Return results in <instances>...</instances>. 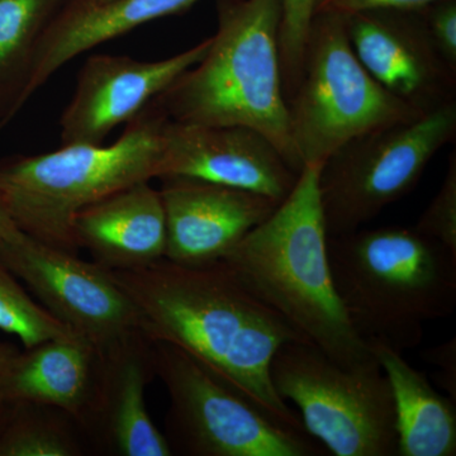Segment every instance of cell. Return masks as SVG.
<instances>
[{
  "instance_id": "1",
  "label": "cell",
  "mask_w": 456,
  "mask_h": 456,
  "mask_svg": "<svg viewBox=\"0 0 456 456\" xmlns=\"http://www.w3.org/2000/svg\"><path fill=\"white\" fill-rule=\"evenodd\" d=\"M136 305L143 334L194 356L285 424L303 428L273 386L270 364L288 342H310L257 298L222 260L110 270Z\"/></svg>"
},
{
  "instance_id": "2",
  "label": "cell",
  "mask_w": 456,
  "mask_h": 456,
  "mask_svg": "<svg viewBox=\"0 0 456 456\" xmlns=\"http://www.w3.org/2000/svg\"><path fill=\"white\" fill-rule=\"evenodd\" d=\"M318 173L320 167H303L289 196L222 261L330 359L362 367L375 358L336 292Z\"/></svg>"
},
{
  "instance_id": "3",
  "label": "cell",
  "mask_w": 456,
  "mask_h": 456,
  "mask_svg": "<svg viewBox=\"0 0 456 456\" xmlns=\"http://www.w3.org/2000/svg\"><path fill=\"white\" fill-rule=\"evenodd\" d=\"M206 55L151 102L173 122L242 126L268 137L297 173L281 77V0H216Z\"/></svg>"
},
{
  "instance_id": "4",
  "label": "cell",
  "mask_w": 456,
  "mask_h": 456,
  "mask_svg": "<svg viewBox=\"0 0 456 456\" xmlns=\"http://www.w3.org/2000/svg\"><path fill=\"white\" fill-rule=\"evenodd\" d=\"M336 292L354 330L403 353L454 314L456 255L415 227L359 228L327 240Z\"/></svg>"
},
{
  "instance_id": "5",
  "label": "cell",
  "mask_w": 456,
  "mask_h": 456,
  "mask_svg": "<svg viewBox=\"0 0 456 456\" xmlns=\"http://www.w3.org/2000/svg\"><path fill=\"white\" fill-rule=\"evenodd\" d=\"M167 116L150 103L110 145L69 143L0 160V200L27 235L79 253L75 216L114 191L160 178Z\"/></svg>"
},
{
  "instance_id": "6",
  "label": "cell",
  "mask_w": 456,
  "mask_h": 456,
  "mask_svg": "<svg viewBox=\"0 0 456 456\" xmlns=\"http://www.w3.org/2000/svg\"><path fill=\"white\" fill-rule=\"evenodd\" d=\"M294 149L302 167H322L336 150L367 132L422 114L383 88L359 61L345 18L314 14L302 68L287 98Z\"/></svg>"
},
{
  "instance_id": "7",
  "label": "cell",
  "mask_w": 456,
  "mask_h": 456,
  "mask_svg": "<svg viewBox=\"0 0 456 456\" xmlns=\"http://www.w3.org/2000/svg\"><path fill=\"white\" fill-rule=\"evenodd\" d=\"M152 358L170 398L165 436L173 454H322L307 432L281 421L187 351L152 341Z\"/></svg>"
},
{
  "instance_id": "8",
  "label": "cell",
  "mask_w": 456,
  "mask_h": 456,
  "mask_svg": "<svg viewBox=\"0 0 456 456\" xmlns=\"http://www.w3.org/2000/svg\"><path fill=\"white\" fill-rule=\"evenodd\" d=\"M270 378L332 455H397L391 387L377 359L345 368L311 342H288L275 353Z\"/></svg>"
},
{
  "instance_id": "9",
  "label": "cell",
  "mask_w": 456,
  "mask_h": 456,
  "mask_svg": "<svg viewBox=\"0 0 456 456\" xmlns=\"http://www.w3.org/2000/svg\"><path fill=\"white\" fill-rule=\"evenodd\" d=\"M456 137V103L367 132L345 143L320 167L318 189L329 236L373 221L407 196L444 146Z\"/></svg>"
},
{
  "instance_id": "10",
  "label": "cell",
  "mask_w": 456,
  "mask_h": 456,
  "mask_svg": "<svg viewBox=\"0 0 456 456\" xmlns=\"http://www.w3.org/2000/svg\"><path fill=\"white\" fill-rule=\"evenodd\" d=\"M0 261L40 305L98 351L143 334L136 305L110 270L18 231L0 245Z\"/></svg>"
},
{
  "instance_id": "11",
  "label": "cell",
  "mask_w": 456,
  "mask_h": 456,
  "mask_svg": "<svg viewBox=\"0 0 456 456\" xmlns=\"http://www.w3.org/2000/svg\"><path fill=\"white\" fill-rule=\"evenodd\" d=\"M345 18L351 47L384 89L421 113L456 103V70L440 55L419 8H378Z\"/></svg>"
},
{
  "instance_id": "12",
  "label": "cell",
  "mask_w": 456,
  "mask_h": 456,
  "mask_svg": "<svg viewBox=\"0 0 456 456\" xmlns=\"http://www.w3.org/2000/svg\"><path fill=\"white\" fill-rule=\"evenodd\" d=\"M211 41L206 38L191 49L156 61L123 55L89 56L60 119L62 145L103 143L114 128L136 118L180 75L198 64Z\"/></svg>"
},
{
  "instance_id": "13",
  "label": "cell",
  "mask_w": 456,
  "mask_h": 456,
  "mask_svg": "<svg viewBox=\"0 0 456 456\" xmlns=\"http://www.w3.org/2000/svg\"><path fill=\"white\" fill-rule=\"evenodd\" d=\"M165 176L206 180L281 203L293 191L299 173L268 137L253 128L169 119L164 131L160 178Z\"/></svg>"
},
{
  "instance_id": "14",
  "label": "cell",
  "mask_w": 456,
  "mask_h": 456,
  "mask_svg": "<svg viewBox=\"0 0 456 456\" xmlns=\"http://www.w3.org/2000/svg\"><path fill=\"white\" fill-rule=\"evenodd\" d=\"M160 182L165 259L182 265L224 259L279 206L268 197L206 180L165 176Z\"/></svg>"
},
{
  "instance_id": "15",
  "label": "cell",
  "mask_w": 456,
  "mask_h": 456,
  "mask_svg": "<svg viewBox=\"0 0 456 456\" xmlns=\"http://www.w3.org/2000/svg\"><path fill=\"white\" fill-rule=\"evenodd\" d=\"M99 354L97 402L86 428L89 444L116 456L173 455L147 410L146 387L155 377L152 341L140 334Z\"/></svg>"
},
{
  "instance_id": "16",
  "label": "cell",
  "mask_w": 456,
  "mask_h": 456,
  "mask_svg": "<svg viewBox=\"0 0 456 456\" xmlns=\"http://www.w3.org/2000/svg\"><path fill=\"white\" fill-rule=\"evenodd\" d=\"M77 248L108 270L145 268L165 259L167 222L159 189L140 182L82 209L73 224Z\"/></svg>"
},
{
  "instance_id": "17",
  "label": "cell",
  "mask_w": 456,
  "mask_h": 456,
  "mask_svg": "<svg viewBox=\"0 0 456 456\" xmlns=\"http://www.w3.org/2000/svg\"><path fill=\"white\" fill-rule=\"evenodd\" d=\"M99 365L101 354L82 336L51 338L18 353L0 393L7 403L57 408L86 432L97 402Z\"/></svg>"
},
{
  "instance_id": "18",
  "label": "cell",
  "mask_w": 456,
  "mask_h": 456,
  "mask_svg": "<svg viewBox=\"0 0 456 456\" xmlns=\"http://www.w3.org/2000/svg\"><path fill=\"white\" fill-rule=\"evenodd\" d=\"M200 0H69L42 36L27 101L66 64L134 29L189 11Z\"/></svg>"
},
{
  "instance_id": "19",
  "label": "cell",
  "mask_w": 456,
  "mask_h": 456,
  "mask_svg": "<svg viewBox=\"0 0 456 456\" xmlns=\"http://www.w3.org/2000/svg\"><path fill=\"white\" fill-rule=\"evenodd\" d=\"M368 345L391 387L397 455L454 456V399L435 391L426 375L408 364L399 351L380 341H368Z\"/></svg>"
},
{
  "instance_id": "20",
  "label": "cell",
  "mask_w": 456,
  "mask_h": 456,
  "mask_svg": "<svg viewBox=\"0 0 456 456\" xmlns=\"http://www.w3.org/2000/svg\"><path fill=\"white\" fill-rule=\"evenodd\" d=\"M69 0H0V128L27 103L36 51Z\"/></svg>"
},
{
  "instance_id": "21",
  "label": "cell",
  "mask_w": 456,
  "mask_h": 456,
  "mask_svg": "<svg viewBox=\"0 0 456 456\" xmlns=\"http://www.w3.org/2000/svg\"><path fill=\"white\" fill-rule=\"evenodd\" d=\"M89 446L80 425L57 408L27 402L3 408L0 456H82Z\"/></svg>"
},
{
  "instance_id": "22",
  "label": "cell",
  "mask_w": 456,
  "mask_h": 456,
  "mask_svg": "<svg viewBox=\"0 0 456 456\" xmlns=\"http://www.w3.org/2000/svg\"><path fill=\"white\" fill-rule=\"evenodd\" d=\"M0 330L17 336L25 349L51 338L77 335L53 317L0 261Z\"/></svg>"
},
{
  "instance_id": "23",
  "label": "cell",
  "mask_w": 456,
  "mask_h": 456,
  "mask_svg": "<svg viewBox=\"0 0 456 456\" xmlns=\"http://www.w3.org/2000/svg\"><path fill=\"white\" fill-rule=\"evenodd\" d=\"M314 16V0H281V77L285 99L292 93L301 73L305 37Z\"/></svg>"
},
{
  "instance_id": "24",
  "label": "cell",
  "mask_w": 456,
  "mask_h": 456,
  "mask_svg": "<svg viewBox=\"0 0 456 456\" xmlns=\"http://www.w3.org/2000/svg\"><path fill=\"white\" fill-rule=\"evenodd\" d=\"M422 235L456 255V152L449 156L445 178L415 226Z\"/></svg>"
},
{
  "instance_id": "25",
  "label": "cell",
  "mask_w": 456,
  "mask_h": 456,
  "mask_svg": "<svg viewBox=\"0 0 456 456\" xmlns=\"http://www.w3.org/2000/svg\"><path fill=\"white\" fill-rule=\"evenodd\" d=\"M419 11L432 44L456 70V0H434Z\"/></svg>"
},
{
  "instance_id": "26",
  "label": "cell",
  "mask_w": 456,
  "mask_h": 456,
  "mask_svg": "<svg viewBox=\"0 0 456 456\" xmlns=\"http://www.w3.org/2000/svg\"><path fill=\"white\" fill-rule=\"evenodd\" d=\"M434 0H314V14L351 16L378 8H419Z\"/></svg>"
},
{
  "instance_id": "27",
  "label": "cell",
  "mask_w": 456,
  "mask_h": 456,
  "mask_svg": "<svg viewBox=\"0 0 456 456\" xmlns=\"http://www.w3.org/2000/svg\"><path fill=\"white\" fill-rule=\"evenodd\" d=\"M425 362L439 369L437 382L448 392L450 398L456 401V340L446 341L439 346L424 353Z\"/></svg>"
},
{
  "instance_id": "28",
  "label": "cell",
  "mask_w": 456,
  "mask_h": 456,
  "mask_svg": "<svg viewBox=\"0 0 456 456\" xmlns=\"http://www.w3.org/2000/svg\"><path fill=\"white\" fill-rule=\"evenodd\" d=\"M20 351L16 345L0 341V383Z\"/></svg>"
},
{
  "instance_id": "29",
  "label": "cell",
  "mask_w": 456,
  "mask_h": 456,
  "mask_svg": "<svg viewBox=\"0 0 456 456\" xmlns=\"http://www.w3.org/2000/svg\"><path fill=\"white\" fill-rule=\"evenodd\" d=\"M18 231H20V228L14 224L13 220H12L11 216L5 208L4 204H3L2 200H0V245L3 242L7 241V240L12 239Z\"/></svg>"
},
{
  "instance_id": "30",
  "label": "cell",
  "mask_w": 456,
  "mask_h": 456,
  "mask_svg": "<svg viewBox=\"0 0 456 456\" xmlns=\"http://www.w3.org/2000/svg\"><path fill=\"white\" fill-rule=\"evenodd\" d=\"M5 403H7V402L4 401V398H3L2 393H0V410H2L3 407H4Z\"/></svg>"
},
{
  "instance_id": "31",
  "label": "cell",
  "mask_w": 456,
  "mask_h": 456,
  "mask_svg": "<svg viewBox=\"0 0 456 456\" xmlns=\"http://www.w3.org/2000/svg\"><path fill=\"white\" fill-rule=\"evenodd\" d=\"M4 406H5V404H4ZM3 408H4V407H3ZM3 408H2V410H0V425H2V413H3Z\"/></svg>"
}]
</instances>
